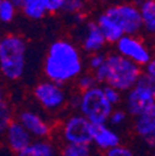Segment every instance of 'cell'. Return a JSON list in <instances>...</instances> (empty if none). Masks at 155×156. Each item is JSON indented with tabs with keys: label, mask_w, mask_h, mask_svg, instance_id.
Returning <instances> with one entry per match:
<instances>
[{
	"label": "cell",
	"mask_w": 155,
	"mask_h": 156,
	"mask_svg": "<svg viewBox=\"0 0 155 156\" xmlns=\"http://www.w3.org/2000/svg\"><path fill=\"white\" fill-rule=\"evenodd\" d=\"M44 72L49 81L61 86L77 80L83 72L80 50L67 40L53 41L45 57Z\"/></svg>",
	"instance_id": "6da1fadb"
},
{
	"label": "cell",
	"mask_w": 155,
	"mask_h": 156,
	"mask_svg": "<svg viewBox=\"0 0 155 156\" xmlns=\"http://www.w3.org/2000/svg\"><path fill=\"white\" fill-rule=\"evenodd\" d=\"M143 74L142 67L129 61L119 53L107 56L104 65L94 72L98 83H104L122 92H129L137 86L140 76Z\"/></svg>",
	"instance_id": "7a4b0ae2"
},
{
	"label": "cell",
	"mask_w": 155,
	"mask_h": 156,
	"mask_svg": "<svg viewBox=\"0 0 155 156\" xmlns=\"http://www.w3.org/2000/svg\"><path fill=\"white\" fill-rule=\"evenodd\" d=\"M26 41L19 35L0 38V72L10 81L21 78L26 68Z\"/></svg>",
	"instance_id": "3957f363"
},
{
	"label": "cell",
	"mask_w": 155,
	"mask_h": 156,
	"mask_svg": "<svg viewBox=\"0 0 155 156\" xmlns=\"http://www.w3.org/2000/svg\"><path fill=\"white\" fill-rule=\"evenodd\" d=\"M78 110L93 125H101L107 124L114 108L107 101L103 87L96 86L80 94Z\"/></svg>",
	"instance_id": "277c9868"
},
{
	"label": "cell",
	"mask_w": 155,
	"mask_h": 156,
	"mask_svg": "<svg viewBox=\"0 0 155 156\" xmlns=\"http://www.w3.org/2000/svg\"><path fill=\"white\" fill-rule=\"evenodd\" d=\"M104 14L118 25L123 35L137 36L143 30L140 10L139 6L135 4L112 5L104 11Z\"/></svg>",
	"instance_id": "5b68a950"
},
{
	"label": "cell",
	"mask_w": 155,
	"mask_h": 156,
	"mask_svg": "<svg viewBox=\"0 0 155 156\" xmlns=\"http://www.w3.org/2000/svg\"><path fill=\"white\" fill-rule=\"evenodd\" d=\"M94 125L82 114H74L66 119L62 125V138L66 144H85L93 143Z\"/></svg>",
	"instance_id": "8992f818"
},
{
	"label": "cell",
	"mask_w": 155,
	"mask_h": 156,
	"mask_svg": "<svg viewBox=\"0 0 155 156\" xmlns=\"http://www.w3.org/2000/svg\"><path fill=\"white\" fill-rule=\"evenodd\" d=\"M34 95L38 104L51 112L61 109L67 102V94L63 87L49 80L40 82L34 88Z\"/></svg>",
	"instance_id": "52a82bcc"
},
{
	"label": "cell",
	"mask_w": 155,
	"mask_h": 156,
	"mask_svg": "<svg viewBox=\"0 0 155 156\" xmlns=\"http://www.w3.org/2000/svg\"><path fill=\"white\" fill-rule=\"evenodd\" d=\"M115 47H117V53L128 58L129 61L137 63L140 67H145L153 57L145 42L138 36L124 35L115 44Z\"/></svg>",
	"instance_id": "ba28073f"
},
{
	"label": "cell",
	"mask_w": 155,
	"mask_h": 156,
	"mask_svg": "<svg viewBox=\"0 0 155 156\" xmlns=\"http://www.w3.org/2000/svg\"><path fill=\"white\" fill-rule=\"evenodd\" d=\"M154 103H155L154 97L146 89L137 84L127 94V99H125L127 113L137 118L148 108H150Z\"/></svg>",
	"instance_id": "9c48e42d"
},
{
	"label": "cell",
	"mask_w": 155,
	"mask_h": 156,
	"mask_svg": "<svg viewBox=\"0 0 155 156\" xmlns=\"http://www.w3.org/2000/svg\"><path fill=\"white\" fill-rule=\"evenodd\" d=\"M19 122L30 133L31 136L37 139L47 138L51 133V126L49 122L38 113L32 110H24L19 115Z\"/></svg>",
	"instance_id": "30bf717a"
},
{
	"label": "cell",
	"mask_w": 155,
	"mask_h": 156,
	"mask_svg": "<svg viewBox=\"0 0 155 156\" xmlns=\"http://www.w3.org/2000/svg\"><path fill=\"white\" fill-rule=\"evenodd\" d=\"M5 138L9 147L16 154L26 149L32 143V136L19 120L10 122L5 133Z\"/></svg>",
	"instance_id": "8fae6325"
},
{
	"label": "cell",
	"mask_w": 155,
	"mask_h": 156,
	"mask_svg": "<svg viewBox=\"0 0 155 156\" xmlns=\"http://www.w3.org/2000/svg\"><path fill=\"white\" fill-rule=\"evenodd\" d=\"M93 144L104 151H108L121 145V138L110 126L107 124L94 125L93 129Z\"/></svg>",
	"instance_id": "7c38bea8"
},
{
	"label": "cell",
	"mask_w": 155,
	"mask_h": 156,
	"mask_svg": "<svg viewBox=\"0 0 155 156\" xmlns=\"http://www.w3.org/2000/svg\"><path fill=\"white\" fill-rule=\"evenodd\" d=\"M106 44L107 41L97 23H89L86 27V35L82 41L83 50L91 55L98 53L106 46Z\"/></svg>",
	"instance_id": "4fadbf2b"
},
{
	"label": "cell",
	"mask_w": 155,
	"mask_h": 156,
	"mask_svg": "<svg viewBox=\"0 0 155 156\" xmlns=\"http://www.w3.org/2000/svg\"><path fill=\"white\" fill-rule=\"evenodd\" d=\"M96 23H97V25H98V27L101 29V31H102V34L106 38V41L109 42V44H117L124 36L122 30L118 27V25L104 12L98 16Z\"/></svg>",
	"instance_id": "5bb4252c"
},
{
	"label": "cell",
	"mask_w": 155,
	"mask_h": 156,
	"mask_svg": "<svg viewBox=\"0 0 155 156\" xmlns=\"http://www.w3.org/2000/svg\"><path fill=\"white\" fill-rule=\"evenodd\" d=\"M134 129L139 136L144 138L148 134L155 130V103L148 108L144 113L135 118Z\"/></svg>",
	"instance_id": "9a60e30c"
},
{
	"label": "cell",
	"mask_w": 155,
	"mask_h": 156,
	"mask_svg": "<svg viewBox=\"0 0 155 156\" xmlns=\"http://www.w3.org/2000/svg\"><path fill=\"white\" fill-rule=\"evenodd\" d=\"M20 9L31 20H40L49 14L46 0H23Z\"/></svg>",
	"instance_id": "2e32d148"
},
{
	"label": "cell",
	"mask_w": 155,
	"mask_h": 156,
	"mask_svg": "<svg viewBox=\"0 0 155 156\" xmlns=\"http://www.w3.org/2000/svg\"><path fill=\"white\" fill-rule=\"evenodd\" d=\"M140 16L143 21V29L150 34L155 35V0H145L139 5Z\"/></svg>",
	"instance_id": "e0dca14e"
},
{
	"label": "cell",
	"mask_w": 155,
	"mask_h": 156,
	"mask_svg": "<svg viewBox=\"0 0 155 156\" xmlns=\"http://www.w3.org/2000/svg\"><path fill=\"white\" fill-rule=\"evenodd\" d=\"M16 156H55V147L47 141H34Z\"/></svg>",
	"instance_id": "ac0fdd59"
},
{
	"label": "cell",
	"mask_w": 155,
	"mask_h": 156,
	"mask_svg": "<svg viewBox=\"0 0 155 156\" xmlns=\"http://www.w3.org/2000/svg\"><path fill=\"white\" fill-rule=\"evenodd\" d=\"M16 8L17 5L14 3L9 0H3L0 4V23L10 24L16 16Z\"/></svg>",
	"instance_id": "d6986e66"
},
{
	"label": "cell",
	"mask_w": 155,
	"mask_h": 156,
	"mask_svg": "<svg viewBox=\"0 0 155 156\" xmlns=\"http://www.w3.org/2000/svg\"><path fill=\"white\" fill-rule=\"evenodd\" d=\"M61 156H91V146L85 144H66Z\"/></svg>",
	"instance_id": "ffe728a7"
},
{
	"label": "cell",
	"mask_w": 155,
	"mask_h": 156,
	"mask_svg": "<svg viewBox=\"0 0 155 156\" xmlns=\"http://www.w3.org/2000/svg\"><path fill=\"white\" fill-rule=\"evenodd\" d=\"M98 86V81L94 76V73H82L78 78H77V87L80 88V90L85 92L88 89H92L93 87Z\"/></svg>",
	"instance_id": "44dd1931"
},
{
	"label": "cell",
	"mask_w": 155,
	"mask_h": 156,
	"mask_svg": "<svg viewBox=\"0 0 155 156\" xmlns=\"http://www.w3.org/2000/svg\"><path fill=\"white\" fill-rule=\"evenodd\" d=\"M86 2L85 0H65L62 11L67 14H80L85 9Z\"/></svg>",
	"instance_id": "7402d4cb"
},
{
	"label": "cell",
	"mask_w": 155,
	"mask_h": 156,
	"mask_svg": "<svg viewBox=\"0 0 155 156\" xmlns=\"http://www.w3.org/2000/svg\"><path fill=\"white\" fill-rule=\"evenodd\" d=\"M137 84L140 86V87H143L144 89H146L154 97V98H155V77H153V76L143 72V74L140 76V78H139V81H138Z\"/></svg>",
	"instance_id": "603a6c76"
},
{
	"label": "cell",
	"mask_w": 155,
	"mask_h": 156,
	"mask_svg": "<svg viewBox=\"0 0 155 156\" xmlns=\"http://www.w3.org/2000/svg\"><path fill=\"white\" fill-rule=\"evenodd\" d=\"M103 92H104V95H106L107 101H108L113 107L121 102V95H122V93H121L118 89H115V88H113V87H110V86H104V87H103Z\"/></svg>",
	"instance_id": "cb8c5ba5"
},
{
	"label": "cell",
	"mask_w": 155,
	"mask_h": 156,
	"mask_svg": "<svg viewBox=\"0 0 155 156\" xmlns=\"http://www.w3.org/2000/svg\"><path fill=\"white\" fill-rule=\"evenodd\" d=\"M106 60H107V56H104L103 53H101V52L93 53V55H91L89 60H88V66L93 72H96L97 69H99L104 65Z\"/></svg>",
	"instance_id": "d4e9b609"
},
{
	"label": "cell",
	"mask_w": 155,
	"mask_h": 156,
	"mask_svg": "<svg viewBox=\"0 0 155 156\" xmlns=\"http://www.w3.org/2000/svg\"><path fill=\"white\" fill-rule=\"evenodd\" d=\"M106 156H135V155L129 147L123 146V145H118V146L106 151Z\"/></svg>",
	"instance_id": "484cf974"
},
{
	"label": "cell",
	"mask_w": 155,
	"mask_h": 156,
	"mask_svg": "<svg viewBox=\"0 0 155 156\" xmlns=\"http://www.w3.org/2000/svg\"><path fill=\"white\" fill-rule=\"evenodd\" d=\"M125 119H127V112L125 110H123V109H114L108 122L112 125H121V124H123L125 122Z\"/></svg>",
	"instance_id": "4316f807"
},
{
	"label": "cell",
	"mask_w": 155,
	"mask_h": 156,
	"mask_svg": "<svg viewBox=\"0 0 155 156\" xmlns=\"http://www.w3.org/2000/svg\"><path fill=\"white\" fill-rule=\"evenodd\" d=\"M10 110L6 109L3 114H0V136H3L6 133V129L10 124Z\"/></svg>",
	"instance_id": "83f0119b"
},
{
	"label": "cell",
	"mask_w": 155,
	"mask_h": 156,
	"mask_svg": "<svg viewBox=\"0 0 155 156\" xmlns=\"http://www.w3.org/2000/svg\"><path fill=\"white\" fill-rule=\"evenodd\" d=\"M63 2H65V0H46L49 12L55 14V12H60V11H62Z\"/></svg>",
	"instance_id": "f1b7e54d"
},
{
	"label": "cell",
	"mask_w": 155,
	"mask_h": 156,
	"mask_svg": "<svg viewBox=\"0 0 155 156\" xmlns=\"http://www.w3.org/2000/svg\"><path fill=\"white\" fill-rule=\"evenodd\" d=\"M143 140H144V143H145L149 147L155 149V130H154V131H151L150 134H148L146 136H144Z\"/></svg>",
	"instance_id": "f546056e"
},
{
	"label": "cell",
	"mask_w": 155,
	"mask_h": 156,
	"mask_svg": "<svg viewBox=\"0 0 155 156\" xmlns=\"http://www.w3.org/2000/svg\"><path fill=\"white\" fill-rule=\"evenodd\" d=\"M145 73H148V74L155 77V55L151 57L150 62L145 66Z\"/></svg>",
	"instance_id": "4dcf8cb0"
},
{
	"label": "cell",
	"mask_w": 155,
	"mask_h": 156,
	"mask_svg": "<svg viewBox=\"0 0 155 156\" xmlns=\"http://www.w3.org/2000/svg\"><path fill=\"white\" fill-rule=\"evenodd\" d=\"M4 103V93H3V89H2V86H0V105Z\"/></svg>",
	"instance_id": "1f68e13d"
},
{
	"label": "cell",
	"mask_w": 155,
	"mask_h": 156,
	"mask_svg": "<svg viewBox=\"0 0 155 156\" xmlns=\"http://www.w3.org/2000/svg\"><path fill=\"white\" fill-rule=\"evenodd\" d=\"M6 109H9V108L6 107V104H5V103H3L2 105H0V114H3V113L6 110Z\"/></svg>",
	"instance_id": "d6a6232c"
},
{
	"label": "cell",
	"mask_w": 155,
	"mask_h": 156,
	"mask_svg": "<svg viewBox=\"0 0 155 156\" xmlns=\"http://www.w3.org/2000/svg\"><path fill=\"white\" fill-rule=\"evenodd\" d=\"M9 2L14 3V4H15V5H17V6H20V4L23 3V0H9Z\"/></svg>",
	"instance_id": "836d02e7"
},
{
	"label": "cell",
	"mask_w": 155,
	"mask_h": 156,
	"mask_svg": "<svg viewBox=\"0 0 155 156\" xmlns=\"http://www.w3.org/2000/svg\"><path fill=\"white\" fill-rule=\"evenodd\" d=\"M132 2H133V4H135V5H137V4H142L143 2H145V0H132Z\"/></svg>",
	"instance_id": "e575fe53"
},
{
	"label": "cell",
	"mask_w": 155,
	"mask_h": 156,
	"mask_svg": "<svg viewBox=\"0 0 155 156\" xmlns=\"http://www.w3.org/2000/svg\"><path fill=\"white\" fill-rule=\"evenodd\" d=\"M153 156H155V149H154V151H153Z\"/></svg>",
	"instance_id": "d590c367"
},
{
	"label": "cell",
	"mask_w": 155,
	"mask_h": 156,
	"mask_svg": "<svg viewBox=\"0 0 155 156\" xmlns=\"http://www.w3.org/2000/svg\"><path fill=\"white\" fill-rule=\"evenodd\" d=\"M2 2H3V0H0V4H2Z\"/></svg>",
	"instance_id": "8d00e7d4"
}]
</instances>
